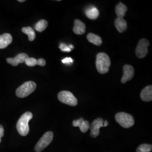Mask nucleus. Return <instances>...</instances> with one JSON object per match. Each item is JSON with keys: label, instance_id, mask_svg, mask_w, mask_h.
<instances>
[{"label": "nucleus", "instance_id": "nucleus-30", "mask_svg": "<svg viewBox=\"0 0 152 152\" xmlns=\"http://www.w3.org/2000/svg\"><path fill=\"white\" fill-rule=\"evenodd\" d=\"M1 138H0V142H1Z\"/></svg>", "mask_w": 152, "mask_h": 152}, {"label": "nucleus", "instance_id": "nucleus-23", "mask_svg": "<svg viewBox=\"0 0 152 152\" xmlns=\"http://www.w3.org/2000/svg\"><path fill=\"white\" fill-rule=\"evenodd\" d=\"M59 49L61 50V51L63 52H71V49L69 48V46L66 45V44L61 43L59 46Z\"/></svg>", "mask_w": 152, "mask_h": 152}, {"label": "nucleus", "instance_id": "nucleus-4", "mask_svg": "<svg viewBox=\"0 0 152 152\" xmlns=\"http://www.w3.org/2000/svg\"><path fill=\"white\" fill-rule=\"evenodd\" d=\"M115 118L116 121L122 127L127 129L133 126L134 125V119L130 114L125 112H120L115 114Z\"/></svg>", "mask_w": 152, "mask_h": 152}, {"label": "nucleus", "instance_id": "nucleus-20", "mask_svg": "<svg viewBox=\"0 0 152 152\" xmlns=\"http://www.w3.org/2000/svg\"><path fill=\"white\" fill-rule=\"evenodd\" d=\"M48 23L45 20H41L36 23L34 26L35 29L39 32H42L48 27Z\"/></svg>", "mask_w": 152, "mask_h": 152}, {"label": "nucleus", "instance_id": "nucleus-25", "mask_svg": "<svg viewBox=\"0 0 152 152\" xmlns=\"http://www.w3.org/2000/svg\"><path fill=\"white\" fill-rule=\"evenodd\" d=\"M46 64V61L44 60L42 58H40L37 60V65H40V66H45Z\"/></svg>", "mask_w": 152, "mask_h": 152}, {"label": "nucleus", "instance_id": "nucleus-3", "mask_svg": "<svg viewBox=\"0 0 152 152\" xmlns=\"http://www.w3.org/2000/svg\"><path fill=\"white\" fill-rule=\"evenodd\" d=\"M36 84L34 82H25L16 90V96L19 98H26L36 90Z\"/></svg>", "mask_w": 152, "mask_h": 152}, {"label": "nucleus", "instance_id": "nucleus-6", "mask_svg": "<svg viewBox=\"0 0 152 152\" xmlns=\"http://www.w3.org/2000/svg\"><path fill=\"white\" fill-rule=\"evenodd\" d=\"M58 99L63 103L70 106H76L77 104V100L72 92L68 91H62L58 94Z\"/></svg>", "mask_w": 152, "mask_h": 152}, {"label": "nucleus", "instance_id": "nucleus-16", "mask_svg": "<svg viewBox=\"0 0 152 152\" xmlns=\"http://www.w3.org/2000/svg\"><path fill=\"white\" fill-rule=\"evenodd\" d=\"M86 15L90 19L95 20L97 19L99 15V11L95 7H90L86 10Z\"/></svg>", "mask_w": 152, "mask_h": 152}, {"label": "nucleus", "instance_id": "nucleus-9", "mask_svg": "<svg viewBox=\"0 0 152 152\" xmlns=\"http://www.w3.org/2000/svg\"><path fill=\"white\" fill-rule=\"evenodd\" d=\"M124 75L121 79V82L125 83L126 82L131 80L134 76V68L131 65L126 64L123 67Z\"/></svg>", "mask_w": 152, "mask_h": 152}, {"label": "nucleus", "instance_id": "nucleus-18", "mask_svg": "<svg viewBox=\"0 0 152 152\" xmlns=\"http://www.w3.org/2000/svg\"><path fill=\"white\" fill-rule=\"evenodd\" d=\"M127 11V7L122 3L120 2L116 6L115 13L118 18H124Z\"/></svg>", "mask_w": 152, "mask_h": 152}, {"label": "nucleus", "instance_id": "nucleus-1", "mask_svg": "<svg viewBox=\"0 0 152 152\" xmlns=\"http://www.w3.org/2000/svg\"><path fill=\"white\" fill-rule=\"evenodd\" d=\"M33 118V114L30 112H27L22 115L18 120L16 125L17 130L22 136L27 135L29 132V122Z\"/></svg>", "mask_w": 152, "mask_h": 152}, {"label": "nucleus", "instance_id": "nucleus-7", "mask_svg": "<svg viewBox=\"0 0 152 152\" xmlns=\"http://www.w3.org/2000/svg\"><path fill=\"white\" fill-rule=\"evenodd\" d=\"M149 42L147 39L142 38L140 39L136 47V55L139 58H145L148 53V47Z\"/></svg>", "mask_w": 152, "mask_h": 152}, {"label": "nucleus", "instance_id": "nucleus-19", "mask_svg": "<svg viewBox=\"0 0 152 152\" xmlns=\"http://www.w3.org/2000/svg\"><path fill=\"white\" fill-rule=\"evenodd\" d=\"M22 31L23 32L28 35V39L30 41H33L36 38V33L32 28L31 27L23 28Z\"/></svg>", "mask_w": 152, "mask_h": 152}, {"label": "nucleus", "instance_id": "nucleus-14", "mask_svg": "<svg viewBox=\"0 0 152 152\" xmlns=\"http://www.w3.org/2000/svg\"><path fill=\"white\" fill-rule=\"evenodd\" d=\"M12 37L9 33H5L0 36V49H5L11 44Z\"/></svg>", "mask_w": 152, "mask_h": 152}, {"label": "nucleus", "instance_id": "nucleus-29", "mask_svg": "<svg viewBox=\"0 0 152 152\" xmlns=\"http://www.w3.org/2000/svg\"><path fill=\"white\" fill-rule=\"evenodd\" d=\"M18 1H19V2H24V1H25V0H19Z\"/></svg>", "mask_w": 152, "mask_h": 152}, {"label": "nucleus", "instance_id": "nucleus-5", "mask_svg": "<svg viewBox=\"0 0 152 152\" xmlns=\"http://www.w3.org/2000/svg\"><path fill=\"white\" fill-rule=\"evenodd\" d=\"M53 137L54 134L53 132L48 131L46 132L36 145L34 148L35 151L36 152H42L44 149L51 144V141H53Z\"/></svg>", "mask_w": 152, "mask_h": 152}, {"label": "nucleus", "instance_id": "nucleus-13", "mask_svg": "<svg viewBox=\"0 0 152 152\" xmlns=\"http://www.w3.org/2000/svg\"><path fill=\"white\" fill-rule=\"evenodd\" d=\"M140 98L144 102L152 100V86L151 85L145 87L140 93Z\"/></svg>", "mask_w": 152, "mask_h": 152}, {"label": "nucleus", "instance_id": "nucleus-22", "mask_svg": "<svg viewBox=\"0 0 152 152\" xmlns=\"http://www.w3.org/2000/svg\"><path fill=\"white\" fill-rule=\"evenodd\" d=\"M25 63L26 65L29 66H34L37 65V60H36L34 58H28L25 61Z\"/></svg>", "mask_w": 152, "mask_h": 152}, {"label": "nucleus", "instance_id": "nucleus-10", "mask_svg": "<svg viewBox=\"0 0 152 152\" xmlns=\"http://www.w3.org/2000/svg\"><path fill=\"white\" fill-rule=\"evenodd\" d=\"M28 58V55L25 53H21L18 55L14 58H7V61L8 63L12 66H17L19 63L25 62Z\"/></svg>", "mask_w": 152, "mask_h": 152}, {"label": "nucleus", "instance_id": "nucleus-24", "mask_svg": "<svg viewBox=\"0 0 152 152\" xmlns=\"http://www.w3.org/2000/svg\"><path fill=\"white\" fill-rule=\"evenodd\" d=\"M61 61L63 64H65L66 65H71V64H73V60L70 57H67V58H65L64 59H63V60H61Z\"/></svg>", "mask_w": 152, "mask_h": 152}, {"label": "nucleus", "instance_id": "nucleus-27", "mask_svg": "<svg viewBox=\"0 0 152 152\" xmlns=\"http://www.w3.org/2000/svg\"><path fill=\"white\" fill-rule=\"evenodd\" d=\"M108 125V121H107V120L104 121V127H107Z\"/></svg>", "mask_w": 152, "mask_h": 152}, {"label": "nucleus", "instance_id": "nucleus-8", "mask_svg": "<svg viewBox=\"0 0 152 152\" xmlns=\"http://www.w3.org/2000/svg\"><path fill=\"white\" fill-rule=\"evenodd\" d=\"M104 120L102 118H98L94 120L90 125L89 129L91 130L90 135L93 137H96L99 135L100 129L103 126Z\"/></svg>", "mask_w": 152, "mask_h": 152}, {"label": "nucleus", "instance_id": "nucleus-28", "mask_svg": "<svg viewBox=\"0 0 152 152\" xmlns=\"http://www.w3.org/2000/svg\"><path fill=\"white\" fill-rule=\"evenodd\" d=\"M69 48L71 49V50H72V49H74V46L73 45H69Z\"/></svg>", "mask_w": 152, "mask_h": 152}, {"label": "nucleus", "instance_id": "nucleus-17", "mask_svg": "<svg viewBox=\"0 0 152 152\" xmlns=\"http://www.w3.org/2000/svg\"><path fill=\"white\" fill-rule=\"evenodd\" d=\"M87 38L90 42L96 46H100L102 44V39L101 37L92 33H90L87 34Z\"/></svg>", "mask_w": 152, "mask_h": 152}, {"label": "nucleus", "instance_id": "nucleus-2", "mask_svg": "<svg viewBox=\"0 0 152 152\" xmlns=\"http://www.w3.org/2000/svg\"><path fill=\"white\" fill-rule=\"evenodd\" d=\"M110 66V60L108 55L104 53H99L96 56V66L99 73L100 74L107 73Z\"/></svg>", "mask_w": 152, "mask_h": 152}, {"label": "nucleus", "instance_id": "nucleus-21", "mask_svg": "<svg viewBox=\"0 0 152 152\" xmlns=\"http://www.w3.org/2000/svg\"><path fill=\"white\" fill-rule=\"evenodd\" d=\"M152 150L151 144H143L138 147L136 149V152H151Z\"/></svg>", "mask_w": 152, "mask_h": 152}, {"label": "nucleus", "instance_id": "nucleus-15", "mask_svg": "<svg viewBox=\"0 0 152 152\" xmlns=\"http://www.w3.org/2000/svg\"><path fill=\"white\" fill-rule=\"evenodd\" d=\"M115 27L120 33L124 32L127 29V24L124 18H117L114 22Z\"/></svg>", "mask_w": 152, "mask_h": 152}, {"label": "nucleus", "instance_id": "nucleus-26", "mask_svg": "<svg viewBox=\"0 0 152 152\" xmlns=\"http://www.w3.org/2000/svg\"><path fill=\"white\" fill-rule=\"evenodd\" d=\"M4 135V129L2 125H0V138L3 137Z\"/></svg>", "mask_w": 152, "mask_h": 152}, {"label": "nucleus", "instance_id": "nucleus-12", "mask_svg": "<svg viewBox=\"0 0 152 152\" xmlns=\"http://www.w3.org/2000/svg\"><path fill=\"white\" fill-rule=\"evenodd\" d=\"M73 31L76 34L82 35L86 32V26L85 23L80 20L76 19L75 20V26Z\"/></svg>", "mask_w": 152, "mask_h": 152}, {"label": "nucleus", "instance_id": "nucleus-11", "mask_svg": "<svg viewBox=\"0 0 152 152\" xmlns=\"http://www.w3.org/2000/svg\"><path fill=\"white\" fill-rule=\"evenodd\" d=\"M73 126L74 127H80V130L83 133L86 132L90 128V124L88 121L83 120L82 118L74 120L73 121Z\"/></svg>", "mask_w": 152, "mask_h": 152}]
</instances>
